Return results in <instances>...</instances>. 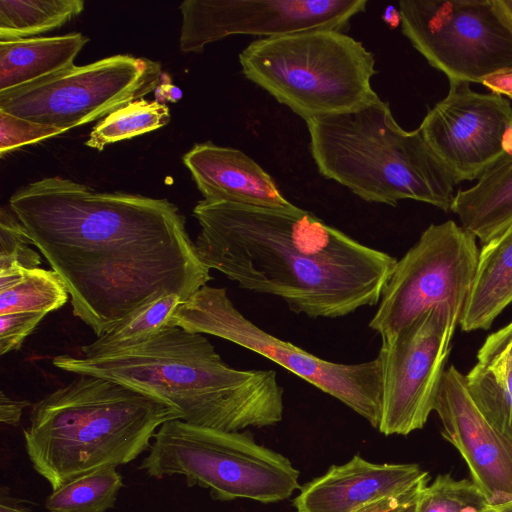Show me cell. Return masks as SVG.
I'll return each mask as SVG.
<instances>
[{"label": "cell", "mask_w": 512, "mask_h": 512, "mask_svg": "<svg viewBox=\"0 0 512 512\" xmlns=\"http://www.w3.org/2000/svg\"><path fill=\"white\" fill-rule=\"evenodd\" d=\"M428 476L417 464H376L355 455L302 486L293 505L296 512H355Z\"/></svg>", "instance_id": "16"}, {"label": "cell", "mask_w": 512, "mask_h": 512, "mask_svg": "<svg viewBox=\"0 0 512 512\" xmlns=\"http://www.w3.org/2000/svg\"><path fill=\"white\" fill-rule=\"evenodd\" d=\"M456 185L478 180L512 154V105L494 92L449 82L447 95L428 109L418 127Z\"/></svg>", "instance_id": "13"}, {"label": "cell", "mask_w": 512, "mask_h": 512, "mask_svg": "<svg viewBox=\"0 0 512 512\" xmlns=\"http://www.w3.org/2000/svg\"><path fill=\"white\" fill-rule=\"evenodd\" d=\"M451 212L482 245L511 225L512 154L490 168L472 187L459 190Z\"/></svg>", "instance_id": "20"}, {"label": "cell", "mask_w": 512, "mask_h": 512, "mask_svg": "<svg viewBox=\"0 0 512 512\" xmlns=\"http://www.w3.org/2000/svg\"><path fill=\"white\" fill-rule=\"evenodd\" d=\"M138 468L157 479L184 476L189 487L206 488L220 501L274 503L301 488L300 472L290 460L257 444L251 435L181 419L161 425Z\"/></svg>", "instance_id": "7"}, {"label": "cell", "mask_w": 512, "mask_h": 512, "mask_svg": "<svg viewBox=\"0 0 512 512\" xmlns=\"http://www.w3.org/2000/svg\"><path fill=\"white\" fill-rule=\"evenodd\" d=\"M27 400L13 399L3 391L0 394V421L3 424L17 426L21 419L23 410L30 406Z\"/></svg>", "instance_id": "33"}, {"label": "cell", "mask_w": 512, "mask_h": 512, "mask_svg": "<svg viewBox=\"0 0 512 512\" xmlns=\"http://www.w3.org/2000/svg\"><path fill=\"white\" fill-rule=\"evenodd\" d=\"M33 242L10 207L0 210V272L12 269L38 268L40 254L32 249Z\"/></svg>", "instance_id": "28"}, {"label": "cell", "mask_w": 512, "mask_h": 512, "mask_svg": "<svg viewBox=\"0 0 512 512\" xmlns=\"http://www.w3.org/2000/svg\"><path fill=\"white\" fill-rule=\"evenodd\" d=\"M467 390L485 418L512 441V364L477 362L465 375Z\"/></svg>", "instance_id": "24"}, {"label": "cell", "mask_w": 512, "mask_h": 512, "mask_svg": "<svg viewBox=\"0 0 512 512\" xmlns=\"http://www.w3.org/2000/svg\"><path fill=\"white\" fill-rule=\"evenodd\" d=\"M306 122L319 173L367 202L411 199L450 212L456 183L421 132L404 130L380 98L360 109Z\"/></svg>", "instance_id": "5"}, {"label": "cell", "mask_w": 512, "mask_h": 512, "mask_svg": "<svg viewBox=\"0 0 512 512\" xmlns=\"http://www.w3.org/2000/svg\"><path fill=\"white\" fill-rule=\"evenodd\" d=\"M123 486V477L115 467L100 469L52 490L45 507L50 512H107Z\"/></svg>", "instance_id": "25"}, {"label": "cell", "mask_w": 512, "mask_h": 512, "mask_svg": "<svg viewBox=\"0 0 512 512\" xmlns=\"http://www.w3.org/2000/svg\"><path fill=\"white\" fill-rule=\"evenodd\" d=\"M367 0H185L179 46L200 53L231 35L281 36L309 30L346 32Z\"/></svg>", "instance_id": "14"}, {"label": "cell", "mask_w": 512, "mask_h": 512, "mask_svg": "<svg viewBox=\"0 0 512 512\" xmlns=\"http://www.w3.org/2000/svg\"><path fill=\"white\" fill-rule=\"evenodd\" d=\"M460 314L435 306L393 334L381 336L382 411L378 430L408 435L422 429L436 402Z\"/></svg>", "instance_id": "12"}, {"label": "cell", "mask_w": 512, "mask_h": 512, "mask_svg": "<svg viewBox=\"0 0 512 512\" xmlns=\"http://www.w3.org/2000/svg\"><path fill=\"white\" fill-rule=\"evenodd\" d=\"M193 181L208 202H229L263 208H288L290 203L273 178L244 152L196 143L183 157Z\"/></svg>", "instance_id": "17"}, {"label": "cell", "mask_w": 512, "mask_h": 512, "mask_svg": "<svg viewBox=\"0 0 512 512\" xmlns=\"http://www.w3.org/2000/svg\"><path fill=\"white\" fill-rule=\"evenodd\" d=\"M170 326L209 334L266 357L336 398L378 428L382 411L379 358L357 363L330 362L281 340L247 319L225 288L204 285L173 313Z\"/></svg>", "instance_id": "8"}, {"label": "cell", "mask_w": 512, "mask_h": 512, "mask_svg": "<svg viewBox=\"0 0 512 512\" xmlns=\"http://www.w3.org/2000/svg\"><path fill=\"white\" fill-rule=\"evenodd\" d=\"M183 419L168 401L124 384L77 375L33 404L24 443L34 470L55 490L82 475L132 462L157 430Z\"/></svg>", "instance_id": "4"}, {"label": "cell", "mask_w": 512, "mask_h": 512, "mask_svg": "<svg viewBox=\"0 0 512 512\" xmlns=\"http://www.w3.org/2000/svg\"><path fill=\"white\" fill-rule=\"evenodd\" d=\"M89 38L81 33L0 41V92L36 82L74 65Z\"/></svg>", "instance_id": "19"}, {"label": "cell", "mask_w": 512, "mask_h": 512, "mask_svg": "<svg viewBox=\"0 0 512 512\" xmlns=\"http://www.w3.org/2000/svg\"><path fill=\"white\" fill-rule=\"evenodd\" d=\"M2 497H4L2 495ZM1 498L0 502V512H32L26 507L20 506L18 504L12 503L9 501L8 497Z\"/></svg>", "instance_id": "36"}, {"label": "cell", "mask_w": 512, "mask_h": 512, "mask_svg": "<svg viewBox=\"0 0 512 512\" xmlns=\"http://www.w3.org/2000/svg\"><path fill=\"white\" fill-rule=\"evenodd\" d=\"M493 508L473 481L443 474L424 488L416 512H488Z\"/></svg>", "instance_id": "27"}, {"label": "cell", "mask_w": 512, "mask_h": 512, "mask_svg": "<svg viewBox=\"0 0 512 512\" xmlns=\"http://www.w3.org/2000/svg\"><path fill=\"white\" fill-rule=\"evenodd\" d=\"M53 365L77 375L113 380L164 399L183 421L238 432L279 423L284 390L273 370H239L226 364L203 334L168 326L150 340L116 353L59 355Z\"/></svg>", "instance_id": "3"}, {"label": "cell", "mask_w": 512, "mask_h": 512, "mask_svg": "<svg viewBox=\"0 0 512 512\" xmlns=\"http://www.w3.org/2000/svg\"><path fill=\"white\" fill-rule=\"evenodd\" d=\"M9 207L65 283L73 315L97 337L144 304L165 294L185 301L211 280L167 199L53 176L15 191Z\"/></svg>", "instance_id": "1"}, {"label": "cell", "mask_w": 512, "mask_h": 512, "mask_svg": "<svg viewBox=\"0 0 512 512\" xmlns=\"http://www.w3.org/2000/svg\"><path fill=\"white\" fill-rule=\"evenodd\" d=\"M46 314L41 312H10L0 314V354L21 348Z\"/></svg>", "instance_id": "30"}, {"label": "cell", "mask_w": 512, "mask_h": 512, "mask_svg": "<svg viewBox=\"0 0 512 512\" xmlns=\"http://www.w3.org/2000/svg\"><path fill=\"white\" fill-rule=\"evenodd\" d=\"M383 19L387 24L395 27L400 24V13L393 6H389L383 14Z\"/></svg>", "instance_id": "37"}, {"label": "cell", "mask_w": 512, "mask_h": 512, "mask_svg": "<svg viewBox=\"0 0 512 512\" xmlns=\"http://www.w3.org/2000/svg\"><path fill=\"white\" fill-rule=\"evenodd\" d=\"M495 508L498 512H512V500Z\"/></svg>", "instance_id": "39"}, {"label": "cell", "mask_w": 512, "mask_h": 512, "mask_svg": "<svg viewBox=\"0 0 512 512\" xmlns=\"http://www.w3.org/2000/svg\"><path fill=\"white\" fill-rule=\"evenodd\" d=\"M182 302L183 299L177 294H165L144 304L111 330L81 346L82 356L112 354L150 340L170 326L169 321Z\"/></svg>", "instance_id": "22"}, {"label": "cell", "mask_w": 512, "mask_h": 512, "mask_svg": "<svg viewBox=\"0 0 512 512\" xmlns=\"http://www.w3.org/2000/svg\"><path fill=\"white\" fill-rule=\"evenodd\" d=\"M182 95V90L171 83L169 75L162 73L160 82L154 91L155 101L163 104L166 101L176 103L182 98Z\"/></svg>", "instance_id": "34"}, {"label": "cell", "mask_w": 512, "mask_h": 512, "mask_svg": "<svg viewBox=\"0 0 512 512\" xmlns=\"http://www.w3.org/2000/svg\"><path fill=\"white\" fill-rule=\"evenodd\" d=\"M243 75L305 121L367 106L375 58L361 41L336 30L260 38L239 54Z\"/></svg>", "instance_id": "6"}, {"label": "cell", "mask_w": 512, "mask_h": 512, "mask_svg": "<svg viewBox=\"0 0 512 512\" xmlns=\"http://www.w3.org/2000/svg\"><path fill=\"white\" fill-rule=\"evenodd\" d=\"M64 129L21 118L0 110V156L15 149L55 137Z\"/></svg>", "instance_id": "29"}, {"label": "cell", "mask_w": 512, "mask_h": 512, "mask_svg": "<svg viewBox=\"0 0 512 512\" xmlns=\"http://www.w3.org/2000/svg\"><path fill=\"white\" fill-rule=\"evenodd\" d=\"M442 436L461 454L472 481L498 507L512 500V441L481 413L454 365L444 371L434 406Z\"/></svg>", "instance_id": "15"}, {"label": "cell", "mask_w": 512, "mask_h": 512, "mask_svg": "<svg viewBox=\"0 0 512 512\" xmlns=\"http://www.w3.org/2000/svg\"><path fill=\"white\" fill-rule=\"evenodd\" d=\"M403 35L449 82L512 71V24L496 0H401Z\"/></svg>", "instance_id": "9"}, {"label": "cell", "mask_w": 512, "mask_h": 512, "mask_svg": "<svg viewBox=\"0 0 512 512\" xmlns=\"http://www.w3.org/2000/svg\"><path fill=\"white\" fill-rule=\"evenodd\" d=\"M69 293L61 277L52 269H12L0 272V314L41 312L61 308Z\"/></svg>", "instance_id": "21"}, {"label": "cell", "mask_w": 512, "mask_h": 512, "mask_svg": "<svg viewBox=\"0 0 512 512\" xmlns=\"http://www.w3.org/2000/svg\"><path fill=\"white\" fill-rule=\"evenodd\" d=\"M507 361L512 364V321L490 334L477 353V362Z\"/></svg>", "instance_id": "32"}, {"label": "cell", "mask_w": 512, "mask_h": 512, "mask_svg": "<svg viewBox=\"0 0 512 512\" xmlns=\"http://www.w3.org/2000/svg\"><path fill=\"white\" fill-rule=\"evenodd\" d=\"M512 304V224L482 245L472 288L459 325L465 332L489 329Z\"/></svg>", "instance_id": "18"}, {"label": "cell", "mask_w": 512, "mask_h": 512, "mask_svg": "<svg viewBox=\"0 0 512 512\" xmlns=\"http://www.w3.org/2000/svg\"><path fill=\"white\" fill-rule=\"evenodd\" d=\"M498 6L512 24V0H496Z\"/></svg>", "instance_id": "38"}, {"label": "cell", "mask_w": 512, "mask_h": 512, "mask_svg": "<svg viewBox=\"0 0 512 512\" xmlns=\"http://www.w3.org/2000/svg\"><path fill=\"white\" fill-rule=\"evenodd\" d=\"M476 239L453 220L430 224L397 260L369 327L390 335L438 305L461 317L478 265Z\"/></svg>", "instance_id": "11"}, {"label": "cell", "mask_w": 512, "mask_h": 512, "mask_svg": "<svg viewBox=\"0 0 512 512\" xmlns=\"http://www.w3.org/2000/svg\"><path fill=\"white\" fill-rule=\"evenodd\" d=\"M488 512H498L496 508L489 510Z\"/></svg>", "instance_id": "40"}, {"label": "cell", "mask_w": 512, "mask_h": 512, "mask_svg": "<svg viewBox=\"0 0 512 512\" xmlns=\"http://www.w3.org/2000/svg\"><path fill=\"white\" fill-rule=\"evenodd\" d=\"M490 92L512 99V71L488 78L483 82Z\"/></svg>", "instance_id": "35"}, {"label": "cell", "mask_w": 512, "mask_h": 512, "mask_svg": "<svg viewBox=\"0 0 512 512\" xmlns=\"http://www.w3.org/2000/svg\"><path fill=\"white\" fill-rule=\"evenodd\" d=\"M170 109L155 100L139 99L113 111L91 130L85 145L98 151L105 146L157 130L170 122Z\"/></svg>", "instance_id": "26"}, {"label": "cell", "mask_w": 512, "mask_h": 512, "mask_svg": "<svg viewBox=\"0 0 512 512\" xmlns=\"http://www.w3.org/2000/svg\"><path fill=\"white\" fill-rule=\"evenodd\" d=\"M194 242L209 269L242 289L280 297L311 318H339L379 303L397 259L295 205L199 201Z\"/></svg>", "instance_id": "2"}, {"label": "cell", "mask_w": 512, "mask_h": 512, "mask_svg": "<svg viewBox=\"0 0 512 512\" xmlns=\"http://www.w3.org/2000/svg\"><path fill=\"white\" fill-rule=\"evenodd\" d=\"M83 9L82 0H1L0 40L26 39L51 31Z\"/></svg>", "instance_id": "23"}, {"label": "cell", "mask_w": 512, "mask_h": 512, "mask_svg": "<svg viewBox=\"0 0 512 512\" xmlns=\"http://www.w3.org/2000/svg\"><path fill=\"white\" fill-rule=\"evenodd\" d=\"M162 73L158 61L113 55L0 92V110L67 131L143 99L155 91Z\"/></svg>", "instance_id": "10"}, {"label": "cell", "mask_w": 512, "mask_h": 512, "mask_svg": "<svg viewBox=\"0 0 512 512\" xmlns=\"http://www.w3.org/2000/svg\"><path fill=\"white\" fill-rule=\"evenodd\" d=\"M429 476L407 490L374 501L355 512H416L422 491L428 485Z\"/></svg>", "instance_id": "31"}]
</instances>
